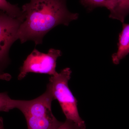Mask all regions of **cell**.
<instances>
[{
	"label": "cell",
	"instance_id": "obj_6",
	"mask_svg": "<svg viewBox=\"0 0 129 129\" xmlns=\"http://www.w3.org/2000/svg\"><path fill=\"white\" fill-rule=\"evenodd\" d=\"M129 53V23H123L119 35L117 51L112 56L113 63L117 64Z\"/></svg>",
	"mask_w": 129,
	"mask_h": 129
},
{
	"label": "cell",
	"instance_id": "obj_5",
	"mask_svg": "<svg viewBox=\"0 0 129 129\" xmlns=\"http://www.w3.org/2000/svg\"><path fill=\"white\" fill-rule=\"evenodd\" d=\"M23 21L0 11V74L9 62V52L14 42L18 40L19 26Z\"/></svg>",
	"mask_w": 129,
	"mask_h": 129
},
{
	"label": "cell",
	"instance_id": "obj_3",
	"mask_svg": "<svg viewBox=\"0 0 129 129\" xmlns=\"http://www.w3.org/2000/svg\"><path fill=\"white\" fill-rule=\"evenodd\" d=\"M72 71L70 68L62 69L60 73L51 76L48 84L55 100L59 104L66 119L74 122L80 129H86L85 123L80 117L77 100L69 86Z\"/></svg>",
	"mask_w": 129,
	"mask_h": 129
},
{
	"label": "cell",
	"instance_id": "obj_12",
	"mask_svg": "<svg viewBox=\"0 0 129 129\" xmlns=\"http://www.w3.org/2000/svg\"><path fill=\"white\" fill-rule=\"evenodd\" d=\"M12 78V76L9 74L5 73L0 74V80L9 81Z\"/></svg>",
	"mask_w": 129,
	"mask_h": 129
},
{
	"label": "cell",
	"instance_id": "obj_2",
	"mask_svg": "<svg viewBox=\"0 0 129 129\" xmlns=\"http://www.w3.org/2000/svg\"><path fill=\"white\" fill-rule=\"evenodd\" d=\"M55 100L50 84L44 94L29 101L18 100L17 109L23 114L28 129H55L62 122L58 120L52 111V103Z\"/></svg>",
	"mask_w": 129,
	"mask_h": 129
},
{
	"label": "cell",
	"instance_id": "obj_4",
	"mask_svg": "<svg viewBox=\"0 0 129 129\" xmlns=\"http://www.w3.org/2000/svg\"><path fill=\"white\" fill-rule=\"evenodd\" d=\"M61 55V51L54 48H50L47 53L35 49L20 68L18 79L21 80L30 73L46 74L51 76L55 75L57 73L56 70V61Z\"/></svg>",
	"mask_w": 129,
	"mask_h": 129
},
{
	"label": "cell",
	"instance_id": "obj_1",
	"mask_svg": "<svg viewBox=\"0 0 129 129\" xmlns=\"http://www.w3.org/2000/svg\"><path fill=\"white\" fill-rule=\"evenodd\" d=\"M67 0H30L22 7L25 19L19 26L18 40L21 44L28 41L36 45L42 43L46 35L56 26H68L77 20L79 14L73 13L67 7Z\"/></svg>",
	"mask_w": 129,
	"mask_h": 129
},
{
	"label": "cell",
	"instance_id": "obj_7",
	"mask_svg": "<svg viewBox=\"0 0 129 129\" xmlns=\"http://www.w3.org/2000/svg\"><path fill=\"white\" fill-rule=\"evenodd\" d=\"M106 8L110 11V18L123 23L129 14V0H108Z\"/></svg>",
	"mask_w": 129,
	"mask_h": 129
},
{
	"label": "cell",
	"instance_id": "obj_10",
	"mask_svg": "<svg viewBox=\"0 0 129 129\" xmlns=\"http://www.w3.org/2000/svg\"><path fill=\"white\" fill-rule=\"evenodd\" d=\"M108 0H80L81 4L88 11H91L96 8L107 7Z\"/></svg>",
	"mask_w": 129,
	"mask_h": 129
},
{
	"label": "cell",
	"instance_id": "obj_9",
	"mask_svg": "<svg viewBox=\"0 0 129 129\" xmlns=\"http://www.w3.org/2000/svg\"><path fill=\"white\" fill-rule=\"evenodd\" d=\"M18 100L12 99L7 92H0V112H9L17 108Z\"/></svg>",
	"mask_w": 129,
	"mask_h": 129
},
{
	"label": "cell",
	"instance_id": "obj_8",
	"mask_svg": "<svg viewBox=\"0 0 129 129\" xmlns=\"http://www.w3.org/2000/svg\"><path fill=\"white\" fill-rule=\"evenodd\" d=\"M0 11L4 12L10 16L23 21L25 19L22 9L17 5H12L6 0H0Z\"/></svg>",
	"mask_w": 129,
	"mask_h": 129
},
{
	"label": "cell",
	"instance_id": "obj_13",
	"mask_svg": "<svg viewBox=\"0 0 129 129\" xmlns=\"http://www.w3.org/2000/svg\"><path fill=\"white\" fill-rule=\"evenodd\" d=\"M0 129H5L3 125V119L2 118H0Z\"/></svg>",
	"mask_w": 129,
	"mask_h": 129
},
{
	"label": "cell",
	"instance_id": "obj_11",
	"mask_svg": "<svg viewBox=\"0 0 129 129\" xmlns=\"http://www.w3.org/2000/svg\"><path fill=\"white\" fill-rule=\"evenodd\" d=\"M55 129H80L74 122L66 119L60 126Z\"/></svg>",
	"mask_w": 129,
	"mask_h": 129
}]
</instances>
